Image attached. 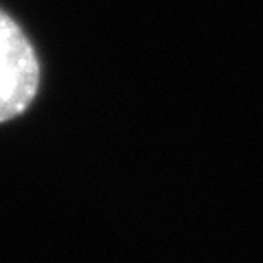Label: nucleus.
<instances>
[{"mask_svg": "<svg viewBox=\"0 0 263 263\" xmlns=\"http://www.w3.org/2000/svg\"><path fill=\"white\" fill-rule=\"evenodd\" d=\"M40 88V62L27 33L0 9V123L29 110Z\"/></svg>", "mask_w": 263, "mask_h": 263, "instance_id": "1", "label": "nucleus"}]
</instances>
